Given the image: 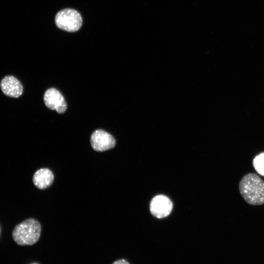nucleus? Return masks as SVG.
I'll return each mask as SVG.
<instances>
[{
    "mask_svg": "<svg viewBox=\"0 0 264 264\" xmlns=\"http://www.w3.org/2000/svg\"><path fill=\"white\" fill-rule=\"evenodd\" d=\"M90 143L93 150L103 152L113 148L116 143L114 137L106 131L98 129L91 134Z\"/></svg>",
    "mask_w": 264,
    "mask_h": 264,
    "instance_id": "obj_4",
    "label": "nucleus"
},
{
    "mask_svg": "<svg viewBox=\"0 0 264 264\" xmlns=\"http://www.w3.org/2000/svg\"><path fill=\"white\" fill-rule=\"evenodd\" d=\"M41 233V224L31 218L17 224L13 229L12 237L14 241L20 245H31L38 241Z\"/></svg>",
    "mask_w": 264,
    "mask_h": 264,
    "instance_id": "obj_2",
    "label": "nucleus"
},
{
    "mask_svg": "<svg viewBox=\"0 0 264 264\" xmlns=\"http://www.w3.org/2000/svg\"><path fill=\"white\" fill-rule=\"evenodd\" d=\"M112 264H130L126 260L124 259H119L113 262Z\"/></svg>",
    "mask_w": 264,
    "mask_h": 264,
    "instance_id": "obj_10",
    "label": "nucleus"
},
{
    "mask_svg": "<svg viewBox=\"0 0 264 264\" xmlns=\"http://www.w3.org/2000/svg\"><path fill=\"white\" fill-rule=\"evenodd\" d=\"M36 264V263H33V264Z\"/></svg>",
    "mask_w": 264,
    "mask_h": 264,
    "instance_id": "obj_11",
    "label": "nucleus"
},
{
    "mask_svg": "<svg viewBox=\"0 0 264 264\" xmlns=\"http://www.w3.org/2000/svg\"><path fill=\"white\" fill-rule=\"evenodd\" d=\"M2 92L5 95L12 98H18L23 92V86L20 81L15 77L6 76L0 83Z\"/></svg>",
    "mask_w": 264,
    "mask_h": 264,
    "instance_id": "obj_7",
    "label": "nucleus"
},
{
    "mask_svg": "<svg viewBox=\"0 0 264 264\" xmlns=\"http://www.w3.org/2000/svg\"><path fill=\"white\" fill-rule=\"evenodd\" d=\"M173 208L171 200L164 195L154 197L150 203V211L153 216L157 218H163L168 216Z\"/></svg>",
    "mask_w": 264,
    "mask_h": 264,
    "instance_id": "obj_6",
    "label": "nucleus"
},
{
    "mask_svg": "<svg viewBox=\"0 0 264 264\" xmlns=\"http://www.w3.org/2000/svg\"><path fill=\"white\" fill-rule=\"evenodd\" d=\"M45 106L51 110H56L59 113H63L67 109V105L61 92L55 88L46 90L44 95Z\"/></svg>",
    "mask_w": 264,
    "mask_h": 264,
    "instance_id": "obj_5",
    "label": "nucleus"
},
{
    "mask_svg": "<svg viewBox=\"0 0 264 264\" xmlns=\"http://www.w3.org/2000/svg\"><path fill=\"white\" fill-rule=\"evenodd\" d=\"M239 188L247 203L252 205L264 204V181L255 174L245 175L240 182Z\"/></svg>",
    "mask_w": 264,
    "mask_h": 264,
    "instance_id": "obj_1",
    "label": "nucleus"
},
{
    "mask_svg": "<svg viewBox=\"0 0 264 264\" xmlns=\"http://www.w3.org/2000/svg\"><path fill=\"white\" fill-rule=\"evenodd\" d=\"M253 165L257 173L264 176V153L255 156L253 161Z\"/></svg>",
    "mask_w": 264,
    "mask_h": 264,
    "instance_id": "obj_9",
    "label": "nucleus"
},
{
    "mask_svg": "<svg viewBox=\"0 0 264 264\" xmlns=\"http://www.w3.org/2000/svg\"><path fill=\"white\" fill-rule=\"evenodd\" d=\"M57 27L65 31L75 32L78 31L83 24L80 13L72 8H65L59 11L55 17Z\"/></svg>",
    "mask_w": 264,
    "mask_h": 264,
    "instance_id": "obj_3",
    "label": "nucleus"
},
{
    "mask_svg": "<svg viewBox=\"0 0 264 264\" xmlns=\"http://www.w3.org/2000/svg\"><path fill=\"white\" fill-rule=\"evenodd\" d=\"M53 179V173L47 168H42L37 170L33 177L34 184L40 189L49 187L52 184Z\"/></svg>",
    "mask_w": 264,
    "mask_h": 264,
    "instance_id": "obj_8",
    "label": "nucleus"
}]
</instances>
